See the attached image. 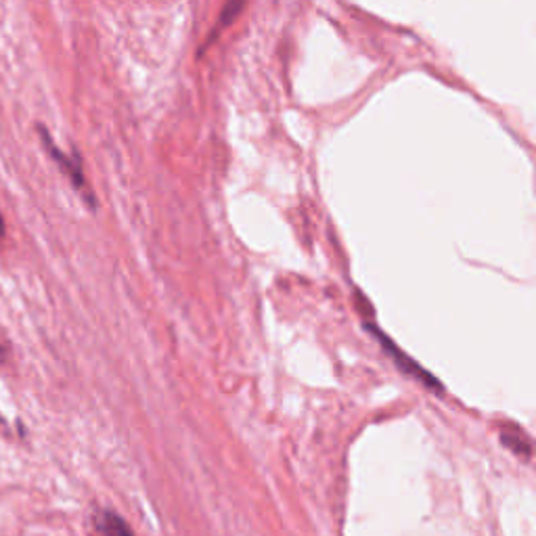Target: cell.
Segmentation results:
<instances>
[{
  "mask_svg": "<svg viewBox=\"0 0 536 536\" xmlns=\"http://www.w3.org/2000/svg\"><path fill=\"white\" fill-rule=\"evenodd\" d=\"M4 235V222H3V216H0V239H3Z\"/></svg>",
  "mask_w": 536,
  "mask_h": 536,
  "instance_id": "obj_5",
  "label": "cell"
},
{
  "mask_svg": "<svg viewBox=\"0 0 536 536\" xmlns=\"http://www.w3.org/2000/svg\"><path fill=\"white\" fill-rule=\"evenodd\" d=\"M40 132H42V140H44V145H47L49 156L53 157L57 164L61 165V170L66 172V174L69 176V181L74 183V187L80 191L82 197L86 195V203H91V206H94V201H93V193H91V191H88L86 178H85V174H82L80 165H78V164H74L72 159H69V157L66 156V153H63V151L59 149V147H57V145L53 143V138H49V132H47V130L40 129Z\"/></svg>",
  "mask_w": 536,
  "mask_h": 536,
  "instance_id": "obj_1",
  "label": "cell"
},
{
  "mask_svg": "<svg viewBox=\"0 0 536 536\" xmlns=\"http://www.w3.org/2000/svg\"><path fill=\"white\" fill-rule=\"evenodd\" d=\"M93 536H134L126 522L112 512H99L94 515Z\"/></svg>",
  "mask_w": 536,
  "mask_h": 536,
  "instance_id": "obj_3",
  "label": "cell"
},
{
  "mask_svg": "<svg viewBox=\"0 0 536 536\" xmlns=\"http://www.w3.org/2000/svg\"><path fill=\"white\" fill-rule=\"evenodd\" d=\"M367 329H371L373 334H375V337H378V340H380L381 344H384V348L388 350V354H390L392 359L398 362V367L402 369V371L408 373V375H413V378H417V380L424 381L425 388H430V390L442 392V390H440V384H438V381L433 380L430 373L424 371V369H421V367L417 365V362L411 361V359H408V356L402 354V350H400L398 346H394V344H392L390 340H388V337H386L384 334H381V331H378L375 327H371V325H367Z\"/></svg>",
  "mask_w": 536,
  "mask_h": 536,
  "instance_id": "obj_2",
  "label": "cell"
},
{
  "mask_svg": "<svg viewBox=\"0 0 536 536\" xmlns=\"http://www.w3.org/2000/svg\"><path fill=\"white\" fill-rule=\"evenodd\" d=\"M501 440L507 449H512V452H515V455L531 457V452H532L531 440H528L520 430H515V427H507V430H503Z\"/></svg>",
  "mask_w": 536,
  "mask_h": 536,
  "instance_id": "obj_4",
  "label": "cell"
}]
</instances>
